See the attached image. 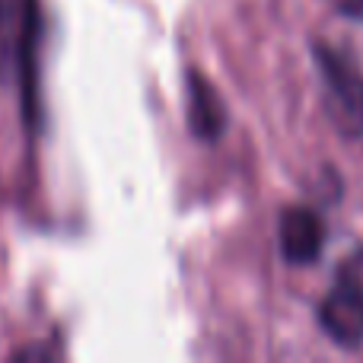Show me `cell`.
I'll use <instances>...</instances> for the list:
<instances>
[{"label":"cell","instance_id":"ba28073f","mask_svg":"<svg viewBox=\"0 0 363 363\" xmlns=\"http://www.w3.org/2000/svg\"><path fill=\"white\" fill-rule=\"evenodd\" d=\"M0 6H4V0H0ZM6 29V26H4V19H0V32H4Z\"/></svg>","mask_w":363,"mask_h":363},{"label":"cell","instance_id":"8992f818","mask_svg":"<svg viewBox=\"0 0 363 363\" xmlns=\"http://www.w3.org/2000/svg\"><path fill=\"white\" fill-rule=\"evenodd\" d=\"M338 284L363 294V249H357L345 264L338 268Z\"/></svg>","mask_w":363,"mask_h":363},{"label":"cell","instance_id":"52a82bcc","mask_svg":"<svg viewBox=\"0 0 363 363\" xmlns=\"http://www.w3.org/2000/svg\"><path fill=\"white\" fill-rule=\"evenodd\" d=\"M332 4H335V10H338L341 16L363 23V0H332Z\"/></svg>","mask_w":363,"mask_h":363},{"label":"cell","instance_id":"5b68a950","mask_svg":"<svg viewBox=\"0 0 363 363\" xmlns=\"http://www.w3.org/2000/svg\"><path fill=\"white\" fill-rule=\"evenodd\" d=\"M35 51H38V10L35 0L23 4V23H19V67H23V112L29 125H35L38 99H35Z\"/></svg>","mask_w":363,"mask_h":363},{"label":"cell","instance_id":"3957f363","mask_svg":"<svg viewBox=\"0 0 363 363\" xmlns=\"http://www.w3.org/2000/svg\"><path fill=\"white\" fill-rule=\"evenodd\" d=\"M185 106H188V131L204 144L223 138L226 131V106L211 80L201 70L185 74Z\"/></svg>","mask_w":363,"mask_h":363},{"label":"cell","instance_id":"6da1fadb","mask_svg":"<svg viewBox=\"0 0 363 363\" xmlns=\"http://www.w3.org/2000/svg\"><path fill=\"white\" fill-rule=\"evenodd\" d=\"M315 70L322 74L325 83V112L335 131L347 140L363 138V74L360 67L335 51L332 45L315 42L313 45Z\"/></svg>","mask_w":363,"mask_h":363},{"label":"cell","instance_id":"7a4b0ae2","mask_svg":"<svg viewBox=\"0 0 363 363\" xmlns=\"http://www.w3.org/2000/svg\"><path fill=\"white\" fill-rule=\"evenodd\" d=\"M281 255L294 268H306V264L319 262L322 249H325V223L315 211L309 207H287L281 213Z\"/></svg>","mask_w":363,"mask_h":363},{"label":"cell","instance_id":"277c9868","mask_svg":"<svg viewBox=\"0 0 363 363\" xmlns=\"http://www.w3.org/2000/svg\"><path fill=\"white\" fill-rule=\"evenodd\" d=\"M319 325H322V332L328 335L332 345L345 347V351L360 347L363 345V294L338 284V287L322 300Z\"/></svg>","mask_w":363,"mask_h":363}]
</instances>
